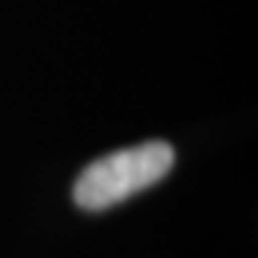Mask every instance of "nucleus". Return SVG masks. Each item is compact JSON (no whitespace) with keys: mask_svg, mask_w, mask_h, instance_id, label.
<instances>
[{"mask_svg":"<svg viewBox=\"0 0 258 258\" xmlns=\"http://www.w3.org/2000/svg\"><path fill=\"white\" fill-rule=\"evenodd\" d=\"M174 166V148L163 140L108 153L77 177L74 203L82 211H105L124 203L135 192L158 184Z\"/></svg>","mask_w":258,"mask_h":258,"instance_id":"f257e3e1","label":"nucleus"}]
</instances>
